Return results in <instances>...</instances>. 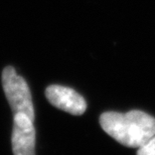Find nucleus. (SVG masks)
<instances>
[{
  "label": "nucleus",
  "mask_w": 155,
  "mask_h": 155,
  "mask_svg": "<svg viewBox=\"0 0 155 155\" xmlns=\"http://www.w3.org/2000/svg\"><path fill=\"white\" fill-rule=\"evenodd\" d=\"M2 86L13 113L24 114L33 121L34 109L30 90L26 81L16 73L13 67L4 68L2 72Z\"/></svg>",
  "instance_id": "obj_2"
},
{
  "label": "nucleus",
  "mask_w": 155,
  "mask_h": 155,
  "mask_svg": "<svg viewBox=\"0 0 155 155\" xmlns=\"http://www.w3.org/2000/svg\"><path fill=\"white\" fill-rule=\"evenodd\" d=\"M45 96L55 107L72 115H82L87 109L84 97L72 88L51 85L45 89Z\"/></svg>",
  "instance_id": "obj_4"
},
{
  "label": "nucleus",
  "mask_w": 155,
  "mask_h": 155,
  "mask_svg": "<svg viewBox=\"0 0 155 155\" xmlns=\"http://www.w3.org/2000/svg\"><path fill=\"white\" fill-rule=\"evenodd\" d=\"M32 122L24 114H14L11 137L14 155H35V130Z\"/></svg>",
  "instance_id": "obj_3"
},
{
  "label": "nucleus",
  "mask_w": 155,
  "mask_h": 155,
  "mask_svg": "<svg viewBox=\"0 0 155 155\" xmlns=\"http://www.w3.org/2000/svg\"><path fill=\"white\" fill-rule=\"evenodd\" d=\"M103 130L124 146L139 148L155 135V118L140 110L127 113L105 112L100 116Z\"/></svg>",
  "instance_id": "obj_1"
},
{
  "label": "nucleus",
  "mask_w": 155,
  "mask_h": 155,
  "mask_svg": "<svg viewBox=\"0 0 155 155\" xmlns=\"http://www.w3.org/2000/svg\"><path fill=\"white\" fill-rule=\"evenodd\" d=\"M137 155H155V135L147 143L138 148Z\"/></svg>",
  "instance_id": "obj_5"
}]
</instances>
